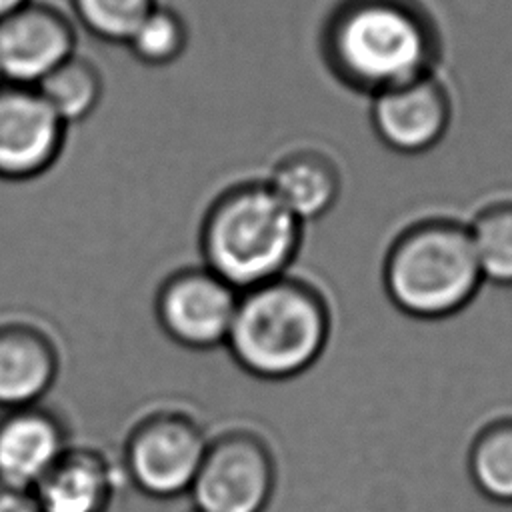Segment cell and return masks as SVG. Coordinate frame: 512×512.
Masks as SVG:
<instances>
[{
	"label": "cell",
	"instance_id": "cell-15",
	"mask_svg": "<svg viewBox=\"0 0 512 512\" xmlns=\"http://www.w3.org/2000/svg\"><path fill=\"white\" fill-rule=\"evenodd\" d=\"M34 88L56 116L70 126L88 120L96 112L104 96V78L90 58L74 52Z\"/></svg>",
	"mask_w": 512,
	"mask_h": 512
},
{
	"label": "cell",
	"instance_id": "cell-9",
	"mask_svg": "<svg viewBox=\"0 0 512 512\" xmlns=\"http://www.w3.org/2000/svg\"><path fill=\"white\" fill-rule=\"evenodd\" d=\"M66 130L34 86L0 84V180L46 174L64 150Z\"/></svg>",
	"mask_w": 512,
	"mask_h": 512
},
{
	"label": "cell",
	"instance_id": "cell-16",
	"mask_svg": "<svg viewBox=\"0 0 512 512\" xmlns=\"http://www.w3.org/2000/svg\"><path fill=\"white\" fill-rule=\"evenodd\" d=\"M466 466L484 498L512 504V416L494 418L474 434Z\"/></svg>",
	"mask_w": 512,
	"mask_h": 512
},
{
	"label": "cell",
	"instance_id": "cell-17",
	"mask_svg": "<svg viewBox=\"0 0 512 512\" xmlns=\"http://www.w3.org/2000/svg\"><path fill=\"white\" fill-rule=\"evenodd\" d=\"M468 232L484 282L512 288V198L484 204Z\"/></svg>",
	"mask_w": 512,
	"mask_h": 512
},
{
	"label": "cell",
	"instance_id": "cell-11",
	"mask_svg": "<svg viewBox=\"0 0 512 512\" xmlns=\"http://www.w3.org/2000/svg\"><path fill=\"white\" fill-rule=\"evenodd\" d=\"M118 460L90 444H70L32 494L40 512H110L122 486Z\"/></svg>",
	"mask_w": 512,
	"mask_h": 512
},
{
	"label": "cell",
	"instance_id": "cell-22",
	"mask_svg": "<svg viewBox=\"0 0 512 512\" xmlns=\"http://www.w3.org/2000/svg\"><path fill=\"white\" fill-rule=\"evenodd\" d=\"M0 84H4V76H2V72H0Z\"/></svg>",
	"mask_w": 512,
	"mask_h": 512
},
{
	"label": "cell",
	"instance_id": "cell-19",
	"mask_svg": "<svg viewBox=\"0 0 512 512\" xmlns=\"http://www.w3.org/2000/svg\"><path fill=\"white\" fill-rule=\"evenodd\" d=\"M76 22L96 40L126 44L160 0H70Z\"/></svg>",
	"mask_w": 512,
	"mask_h": 512
},
{
	"label": "cell",
	"instance_id": "cell-14",
	"mask_svg": "<svg viewBox=\"0 0 512 512\" xmlns=\"http://www.w3.org/2000/svg\"><path fill=\"white\" fill-rule=\"evenodd\" d=\"M264 180L302 224L324 218L342 194V174L336 160L318 148L284 152Z\"/></svg>",
	"mask_w": 512,
	"mask_h": 512
},
{
	"label": "cell",
	"instance_id": "cell-21",
	"mask_svg": "<svg viewBox=\"0 0 512 512\" xmlns=\"http://www.w3.org/2000/svg\"><path fill=\"white\" fill-rule=\"evenodd\" d=\"M28 0H0V20L6 18L8 14H12L14 10H18L20 6H24Z\"/></svg>",
	"mask_w": 512,
	"mask_h": 512
},
{
	"label": "cell",
	"instance_id": "cell-23",
	"mask_svg": "<svg viewBox=\"0 0 512 512\" xmlns=\"http://www.w3.org/2000/svg\"><path fill=\"white\" fill-rule=\"evenodd\" d=\"M190 512H198V510H194V508H192V510H190Z\"/></svg>",
	"mask_w": 512,
	"mask_h": 512
},
{
	"label": "cell",
	"instance_id": "cell-7",
	"mask_svg": "<svg viewBox=\"0 0 512 512\" xmlns=\"http://www.w3.org/2000/svg\"><path fill=\"white\" fill-rule=\"evenodd\" d=\"M238 290L204 264L170 272L156 288L154 318L164 336L186 350H214L226 344Z\"/></svg>",
	"mask_w": 512,
	"mask_h": 512
},
{
	"label": "cell",
	"instance_id": "cell-4",
	"mask_svg": "<svg viewBox=\"0 0 512 512\" xmlns=\"http://www.w3.org/2000/svg\"><path fill=\"white\" fill-rule=\"evenodd\" d=\"M484 284L468 224L446 216L402 228L382 262V286L402 314L444 320L472 304Z\"/></svg>",
	"mask_w": 512,
	"mask_h": 512
},
{
	"label": "cell",
	"instance_id": "cell-20",
	"mask_svg": "<svg viewBox=\"0 0 512 512\" xmlns=\"http://www.w3.org/2000/svg\"><path fill=\"white\" fill-rule=\"evenodd\" d=\"M0 512H40L32 490L0 480Z\"/></svg>",
	"mask_w": 512,
	"mask_h": 512
},
{
	"label": "cell",
	"instance_id": "cell-2",
	"mask_svg": "<svg viewBox=\"0 0 512 512\" xmlns=\"http://www.w3.org/2000/svg\"><path fill=\"white\" fill-rule=\"evenodd\" d=\"M330 334L332 312L324 292L288 272L238 294L224 348L248 376L286 382L322 358Z\"/></svg>",
	"mask_w": 512,
	"mask_h": 512
},
{
	"label": "cell",
	"instance_id": "cell-18",
	"mask_svg": "<svg viewBox=\"0 0 512 512\" xmlns=\"http://www.w3.org/2000/svg\"><path fill=\"white\" fill-rule=\"evenodd\" d=\"M190 42L186 18L172 6L158 4L124 44L144 66L164 68L180 60Z\"/></svg>",
	"mask_w": 512,
	"mask_h": 512
},
{
	"label": "cell",
	"instance_id": "cell-12",
	"mask_svg": "<svg viewBox=\"0 0 512 512\" xmlns=\"http://www.w3.org/2000/svg\"><path fill=\"white\" fill-rule=\"evenodd\" d=\"M66 420L44 402L0 408V480L32 490L70 446Z\"/></svg>",
	"mask_w": 512,
	"mask_h": 512
},
{
	"label": "cell",
	"instance_id": "cell-1",
	"mask_svg": "<svg viewBox=\"0 0 512 512\" xmlns=\"http://www.w3.org/2000/svg\"><path fill=\"white\" fill-rule=\"evenodd\" d=\"M318 46L328 72L370 98L436 72L442 40L418 0H340L324 18Z\"/></svg>",
	"mask_w": 512,
	"mask_h": 512
},
{
	"label": "cell",
	"instance_id": "cell-3",
	"mask_svg": "<svg viewBox=\"0 0 512 512\" xmlns=\"http://www.w3.org/2000/svg\"><path fill=\"white\" fill-rule=\"evenodd\" d=\"M304 224L276 198L264 178L222 188L198 228L202 264L238 292L290 272Z\"/></svg>",
	"mask_w": 512,
	"mask_h": 512
},
{
	"label": "cell",
	"instance_id": "cell-6",
	"mask_svg": "<svg viewBox=\"0 0 512 512\" xmlns=\"http://www.w3.org/2000/svg\"><path fill=\"white\" fill-rule=\"evenodd\" d=\"M276 482L270 442L252 428L232 426L208 438L188 496L198 512H266Z\"/></svg>",
	"mask_w": 512,
	"mask_h": 512
},
{
	"label": "cell",
	"instance_id": "cell-8",
	"mask_svg": "<svg viewBox=\"0 0 512 512\" xmlns=\"http://www.w3.org/2000/svg\"><path fill=\"white\" fill-rule=\"evenodd\" d=\"M452 96L438 72L370 96V124L392 152L418 156L434 150L452 124Z\"/></svg>",
	"mask_w": 512,
	"mask_h": 512
},
{
	"label": "cell",
	"instance_id": "cell-10",
	"mask_svg": "<svg viewBox=\"0 0 512 512\" xmlns=\"http://www.w3.org/2000/svg\"><path fill=\"white\" fill-rule=\"evenodd\" d=\"M78 44L70 16L52 4L28 0L0 20V72L4 82L36 86Z\"/></svg>",
	"mask_w": 512,
	"mask_h": 512
},
{
	"label": "cell",
	"instance_id": "cell-5",
	"mask_svg": "<svg viewBox=\"0 0 512 512\" xmlns=\"http://www.w3.org/2000/svg\"><path fill=\"white\" fill-rule=\"evenodd\" d=\"M208 438L204 424L184 408L144 412L122 440L118 464L124 482L152 500L188 496Z\"/></svg>",
	"mask_w": 512,
	"mask_h": 512
},
{
	"label": "cell",
	"instance_id": "cell-13",
	"mask_svg": "<svg viewBox=\"0 0 512 512\" xmlns=\"http://www.w3.org/2000/svg\"><path fill=\"white\" fill-rule=\"evenodd\" d=\"M62 370L56 338L28 318L0 320V408L44 402Z\"/></svg>",
	"mask_w": 512,
	"mask_h": 512
}]
</instances>
